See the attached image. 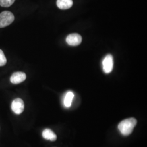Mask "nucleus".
<instances>
[{
	"label": "nucleus",
	"mask_w": 147,
	"mask_h": 147,
	"mask_svg": "<svg viewBox=\"0 0 147 147\" xmlns=\"http://www.w3.org/2000/svg\"><path fill=\"white\" fill-rule=\"evenodd\" d=\"M74 94L72 92H68L65 96L64 99V105L66 107H69L71 106Z\"/></svg>",
	"instance_id": "obj_9"
},
{
	"label": "nucleus",
	"mask_w": 147,
	"mask_h": 147,
	"mask_svg": "<svg viewBox=\"0 0 147 147\" xmlns=\"http://www.w3.org/2000/svg\"><path fill=\"white\" fill-rule=\"evenodd\" d=\"M16 0H0V5L3 7H9L12 5Z\"/></svg>",
	"instance_id": "obj_10"
},
{
	"label": "nucleus",
	"mask_w": 147,
	"mask_h": 147,
	"mask_svg": "<svg viewBox=\"0 0 147 147\" xmlns=\"http://www.w3.org/2000/svg\"><path fill=\"white\" fill-rule=\"evenodd\" d=\"M42 137L48 140H50L51 141H55L57 139L56 135L50 129H45L42 132Z\"/></svg>",
	"instance_id": "obj_8"
},
{
	"label": "nucleus",
	"mask_w": 147,
	"mask_h": 147,
	"mask_svg": "<svg viewBox=\"0 0 147 147\" xmlns=\"http://www.w3.org/2000/svg\"><path fill=\"white\" fill-rule=\"evenodd\" d=\"M82 37L77 33L70 34L66 38V42L69 45L78 46L82 42Z\"/></svg>",
	"instance_id": "obj_5"
},
{
	"label": "nucleus",
	"mask_w": 147,
	"mask_h": 147,
	"mask_svg": "<svg viewBox=\"0 0 147 147\" xmlns=\"http://www.w3.org/2000/svg\"><path fill=\"white\" fill-rule=\"evenodd\" d=\"M7 63V59L3 51L0 49V67H2L5 65Z\"/></svg>",
	"instance_id": "obj_11"
},
{
	"label": "nucleus",
	"mask_w": 147,
	"mask_h": 147,
	"mask_svg": "<svg viewBox=\"0 0 147 147\" xmlns=\"http://www.w3.org/2000/svg\"><path fill=\"white\" fill-rule=\"evenodd\" d=\"M137 121L134 118H130L121 121L118 125V129L124 136L131 134L134 127L136 125Z\"/></svg>",
	"instance_id": "obj_1"
},
{
	"label": "nucleus",
	"mask_w": 147,
	"mask_h": 147,
	"mask_svg": "<svg viewBox=\"0 0 147 147\" xmlns=\"http://www.w3.org/2000/svg\"><path fill=\"white\" fill-rule=\"evenodd\" d=\"M102 67L104 73H110L113 68V58L112 56L109 54L105 57L102 61Z\"/></svg>",
	"instance_id": "obj_3"
},
{
	"label": "nucleus",
	"mask_w": 147,
	"mask_h": 147,
	"mask_svg": "<svg viewBox=\"0 0 147 147\" xmlns=\"http://www.w3.org/2000/svg\"><path fill=\"white\" fill-rule=\"evenodd\" d=\"M14 20V16L9 11H5L0 14V28L9 26Z\"/></svg>",
	"instance_id": "obj_2"
},
{
	"label": "nucleus",
	"mask_w": 147,
	"mask_h": 147,
	"mask_svg": "<svg viewBox=\"0 0 147 147\" xmlns=\"http://www.w3.org/2000/svg\"><path fill=\"white\" fill-rule=\"evenodd\" d=\"M26 79V75L23 72H16L11 75V82L13 84H19L24 81Z\"/></svg>",
	"instance_id": "obj_6"
},
{
	"label": "nucleus",
	"mask_w": 147,
	"mask_h": 147,
	"mask_svg": "<svg viewBox=\"0 0 147 147\" xmlns=\"http://www.w3.org/2000/svg\"><path fill=\"white\" fill-rule=\"evenodd\" d=\"M73 5V0H57V5L61 9H68Z\"/></svg>",
	"instance_id": "obj_7"
},
{
	"label": "nucleus",
	"mask_w": 147,
	"mask_h": 147,
	"mask_svg": "<svg viewBox=\"0 0 147 147\" xmlns=\"http://www.w3.org/2000/svg\"><path fill=\"white\" fill-rule=\"evenodd\" d=\"M11 110L16 114L20 115L24 110V102L20 98H16L13 100L11 104Z\"/></svg>",
	"instance_id": "obj_4"
}]
</instances>
